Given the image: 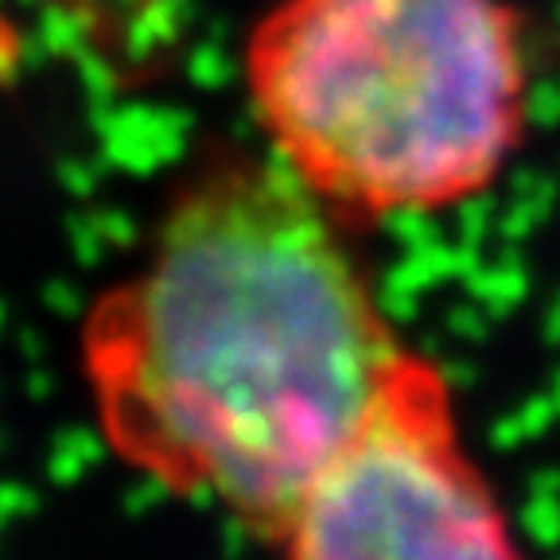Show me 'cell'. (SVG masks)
<instances>
[{"instance_id": "obj_3", "label": "cell", "mask_w": 560, "mask_h": 560, "mask_svg": "<svg viewBox=\"0 0 560 560\" xmlns=\"http://www.w3.org/2000/svg\"><path fill=\"white\" fill-rule=\"evenodd\" d=\"M272 549L296 560L517 557L440 366L405 350L312 475Z\"/></svg>"}, {"instance_id": "obj_4", "label": "cell", "mask_w": 560, "mask_h": 560, "mask_svg": "<svg viewBox=\"0 0 560 560\" xmlns=\"http://www.w3.org/2000/svg\"><path fill=\"white\" fill-rule=\"evenodd\" d=\"M51 9L59 20L82 27L90 39H109V35H121L125 44L137 39L140 32H149L172 0H35Z\"/></svg>"}, {"instance_id": "obj_2", "label": "cell", "mask_w": 560, "mask_h": 560, "mask_svg": "<svg viewBox=\"0 0 560 560\" xmlns=\"http://www.w3.org/2000/svg\"><path fill=\"white\" fill-rule=\"evenodd\" d=\"M242 79L265 152L347 230L471 202L529 117L506 0H272Z\"/></svg>"}, {"instance_id": "obj_1", "label": "cell", "mask_w": 560, "mask_h": 560, "mask_svg": "<svg viewBox=\"0 0 560 560\" xmlns=\"http://www.w3.org/2000/svg\"><path fill=\"white\" fill-rule=\"evenodd\" d=\"M405 350L347 226L269 152L195 167L79 339L109 452L269 545Z\"/></svg>"}]
</instances>
